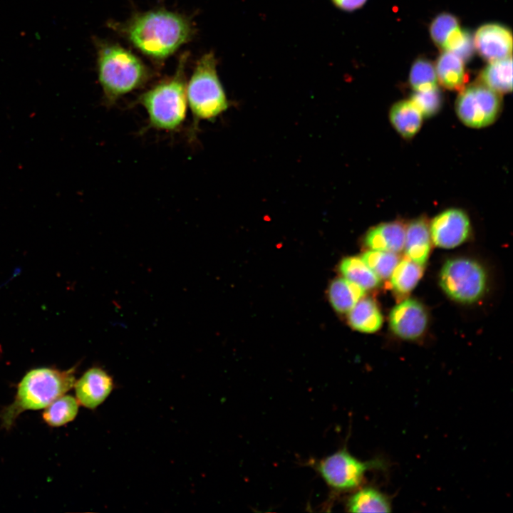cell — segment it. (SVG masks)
Listing matches in <instances>:
<instances>
[{
    "label": "cell",
    "mask_w": 513,
    "mask_h": 513,
    "mask_svg": "<svg viewBox=\"0 0 513 513\" xmlns=\"http://www.w3.org/2000/svg\"><path fill=\"white\" fill-rule=\"evenodd\" d=\"M115 28L137 49L155 60L169 57L194 34L187 17L165 9L136 14Z\"/></svg>",
    "instance_id": "obj_1"
},
{
    "label": "cell",
    "mask_w": 513,
    "mask_h": 513,
    "mask_svg": "<svg viewBox=\"0 0 513 513\" xmlns=\"http://www.w3.org/2000/svg\"><path fill=\"white\" fill-rule=\"evenodd\" d=\"M95 42L98 78L108 107L142 88L150 80V69L131 51L118 44L97 39Z\"/></svg>",
    "instance_id": "obj_2"
},
{
    "label": "cell",
    "mask_w": 513,
    "mask_h": 513,
    "mask_svg": "<svg viewBox=\"0 0 513 513\" xmlns=\"http://www.w3.org/2000/svg\"><path fill=\"white\" fill-rule=\"evenodd\" d=\"M76 368L61 370L39 367L28 371L20 380L14 401L0 411L1 428L9 430L26 410L45 408L66 394L76 383Z\"/></svg>",
    "instance_id": "obj_3"
},
{
    "label": "cell",
    "mask_w": 513,
    "mask_h": 513,
    "mask_svg": "<svg viewBox=\"0 0 513 513\" xmlns=\"http://www.w3.org/2000/svg\"><path fill=\"white\" fill-rule=\"evenodd\" d=\"M186 84L182 59L173 76L160 81L139 95L135 104L142 107L147 117L143 132L154 130L171 133L182 128L189 111Z\"/></svg>",
    "instance_id": "obj_4"
},
{
    "label": "cell",
    "mask_w": 513,
    "mask_h": 513,
    "mask_svg": "<svg viewBox=\"0 0 513 513\" xmlns=\"http://www.w3.org/2000/svg\"><path fill=\"white\" fill-rule=\"evenodd\" d=\"M186 93L192 117L189 138L194 140L202 122L215 120L229 105L217 73L214 53L208 52L198 60L186 84Z\"/></svg>",
    "instance_id": "obj_5"
},
{
    "label": "cell",
    "mask_w": 513,
    "mask_h": 513,
    "mask_svg": "<svg viewBox=\"0 0 513 513\" xmlns=\"http://www.w3.org/2000/svg\"><path fill=\"white\" fill-rule=\"evenodd\" d=\"M440 285L452 299L473 303L484 293L486 273L480 263L469 258H455L445 262L440 272Z\"/></svg>",
    "instance_id": "obj_6"
},
{
    "label": "cell",
    "mask_w": 513,
    "mask_h": 513,
    "mask_svg": "<svg viewBox=\"0 0 513 513\" xmlns=\"http://www.w3.org/2000/svg\"><path fill=\"white\" fill-rule=\"evenodd\" d=\"M501 105L500 94L478 82L460 90L455 110L465 125L481 128L491 125L497 119Z\"/></svg>",
    "instance_id": "obj_7"
},
{
    "label": "cell",
    "mask_w": 513,
    "mask_h": 513,
    "mask_svg": "<svg viewBox=\"0 0 513 513\" xmlns=\"http://www.w3.org/2000/svg\"><path fill=\"white\" fill-rule=\"evenodd\" d=\"M381 467L380 461H361L346 450H340L320 460L316 467L332 489L347 491L357 488L369 470Z\"/></svg>",
    "instance_id": "obj_8"
},
{
    "label": "cell",
    "mask_w": 513,
    "mask_h": 513,
    "mask_svg": "<svg viewBox=\"0 0 513 513\" xmlns=\"http://www.w3.org/2000/svg\"><path fill=\"white\" fill-rule=\"evenodd\" d=\"M429 228L435 245L451 249L462 244L467 239L471 226L470 219L463 210L450 208L435 216Z\"/></svg>",
    "instance_id": "obj_9"
},
{
    "label": "cell",
    "mask_w": 513,
    "mask_h": 513,
    "mask_svg": "<svg viewBox=\"0 0 513 513\" xmlns=\"http://www.w3.org/2000/svg\"><path fill=\"white\" fill-rule=\"evenodd\" d=\"M428 318L426 309L419 301L408 299L395 306L389 317L393 333L405 340H415L425 332Z\"/></svg>",
    "instance_id": "obj_10"
},
{
    "label": "cell",
    "mask_w": 513,
    "mask_h": 513,
    "mask_svg": "<svg viewBox=\"0 0 513 513\" xmlns=\"http://www.w3.org/2000/svg\"><path fill=\"white\" fill-rule=\"evenodd\" d=\"M473 39L475 48L486 61L492 62L512 56V32L503 25H482L477 30Z\"/></svg>",
    "instance_id": "obj_11"
},
{
    "label": "cell",
    "mask_w": 513,
    "mask_h": 513,
    "mask_svg": "<svg viewBox=\"0 0 513 513\" xmlns=\"http://www.w3.org/2000/svg\"><path fill=\"white\" fill-rule=\"evenodd\" d=\"M79 404L93 410L103 403L113 389L112 378L98 367L87 370L74 384Z\"/></svg>",
    "instance_id": "obj_12"
},
{
    "label": "cell",
    "mask_w": 513,
    "mask_h": 513,
    "mask_svg": "<svg viewBox=\"0 0 513 513\" xmlns=\"http://www.w3.org/2000/svg\"><path fill=\"white\" fill-rule=\"evenodd\" d=\"M431 247L429 224L424 217L411 221L405 227L404 247L406 257L416 264H426Z\"/></svg>",
    "instance_id": "obj_13"
},
{
    "label": "cell",
    "mask_w": 513,
    "mask_h": 513,
    "mask_svg": "<svg viewBox=\"0 0 513 513\" xmlns=\"http://www.w3.org/2000/svg\"><path fill=\"white\" fill-rule=\"evenodd\" d=\"M405 227L400 222L380 223L370 228L364 239L372 250L397 253L404 247Z\"/></svg>",
    "instance_id": "obj_14"
},
{
    "label": "cell",
    "mask_w": 513,
    "mask_h": 513,
    "mask_svg": "<svg viewBox=\"0 0 513 513\" xmlns=\"http://www.w3.org/2000/svg\"><path fill=\"white\" fill-rule=\"evenodd\" d=\"M435 68L437 81L443 87L459 91L465 87L468 74L465 62L453 52L444 51Z\"/></svg>",
    "instance_id": "obj_15"
},
{
    "label": "cell",
    "mask_w": 513,
    "mask_h": 513,
    "mask_svg": "<svg viewBox=\"0 0 513 513\" xmlns=\"http://www.w3.org/2000/svg\"><path fill=\"white\" fill-rule=\"evenodd\" d=\"M390 121L404 138L410 139L419 131L423 115L411 100H403L393 105L389 111Z\"/></svg>",
    "instance_id": "obj_16"
},
{
    "label": "cell",
    "mask_w": 513,
    "mask_h": 513,
    "mask_svg": "<svg viewBox=\"0 0 513 513\" xmlns=\"http://www.w3.org/2000/svg\"><path fill=\"white\" fill-rule=\"evenodd\" d=\"M348 321L350 326L355 330L364 333H373L381 327L383 316L373 299L361 298L348 311Z\"/></svg>",
    "instance_id": "obj_17"
},
{
    "label": "cell",
    "mask_w": 513,
    "mask_h": 513,
    "mask_svg": "<svg viewBox=\"0 0 513 513\" xmlns=\"http://www.w3.org/2000/svg\"><path fill=\"white\" fill-rule=\"evenodd\" d=\"M479 82L499 94L512 90V56L492 61L480 73Z\"/></svg>",
    "instance_id": "obj_18"
},
{
    "label": "cell",
    "mask_w": 513,
    "mask_h": 513,
    "mask_svg": "<svg viewBox=\"0 0 513 513\" xmlns=\"http://www.w3.org/2000/svg\"><path fill=\"white\" fill-rule=\"evenodd\" d=\"M365 289L345 278L333 280L329 286L328 297L338 313L348 312L364 296Z\"/></svg>",
    "instance_id": "obj_19"
},
{
    "label": "cell",
    "mask_w": 513,
    "mask_h": 513,
    "mask_svg": "<svg viewBox=\"0 0 513 513\" xmlns=\"http://www.w3.org/2000/svg\"><path fill=\"white\" fill-rule=\"evenodd\" d=\"M350 512H390L391 504L386 495L371 487L354 492L348 499Z\"/></svg>",
    "instance_id": "obj_20"
},
{
    "label": "cell",
    "mask_w": 513,
    "mask_h": 513,
    "mask_svg": "<svg viewBox=\"0 0 513 513\" xmlns=\"http://www.w3.org/2000/svg\"><path fill=\"white\" fill-rule=\"evenodd\" d=\"M79 403L71 395H63L44 408V422L51 427L58 428L73 421L78 412Z\"/></svg>",
    "instance_id": "obj_21"
},
{
    "label": "cell",
    "mask_w": 513,
    "mask_h": 513,
    "mask_svg": "<svg viewBox=\"0 0 513 513\" xmlns=\"http://www.w3.org/2000/svg\"><path fill=\"white\" fill-rule=\"evenodd\" d=\"M340 271L345 279L363 289H370L380 284V279L366 264L361 257L350 256L342 260Z\"/></svg>",
    "instance_id": "obj_22"
},
{
    "label": "cell",
    "mask_w": 513,
    "mask_h": 513,
    "mask_svg": "<svg viewBox=\"0 0 513 513\" xmlns=\"http://www.w3.org/2000/svg\"><path fill=\"white\" fill-rule=\"evenodd\" d=\"M423 275V266L408 258L398 261L390 276L392 289L400 294L412 291Z\"/></svg>",
    "instance_id": "obj_23"
},
{
    "label": "cell",
    "mask_w": 513,
    "mask_h": 513,
    "mask_svg": "<svg viewBox=\"0 0 513 513\" xmlns=\"http://www.w3.org/2000/svg\"><path fill=\"white\" fill-rule=\"evenodd\" d=\"M409 82L415 91L437 87V78L435 66L425 58H418L411 66Z\"/></svg>",
    "instance_id": "obj_24"
},
{
    "label": "cell",
    "mask_w": 513,
    "mask_h": 513,
    "mask_svg": "<svg viewBox=\"0 0 513 513\" xmlns=\"http://www.w3.org/2000/svg\"><path fill=\"white\" fill-rule=\"evenodd\" d=\"M361 259L380 279L390 277L399 261L396 253L372 249L365 252Z\"/></svg>",
    "instance_id": "obj_25"
},
{
    "label": "cell",
    "mask_w": 513,
    "mask_h": 513,
    "mask_svg": "<svg viewBox=\"0 0 513 513\" xmlns=\"http://www.w3.org/2000/svg\"><path fill=\"white\" fill-rule=\"evenodd\" d=\"M459 27V21L455 16L449 13H442L437 15L430 24V36L433 42L443 49L451 34Z\"/></svg>",
    "instance_id": "obj_26"
},
{
    "label": "cell",
    "mask_w": 513,
    "mask_h": 513,
    "mask_svg": "<svg viewBox=\"0 0 513 513\" xmlns=\"http://www.w3.org/2000/svg\"><path fill=\"white\" fill-rule=\"evenodd\" d=\"M410 100L420 110L423 116L430 117L436 114L441 108L442 96L437 86L428 90L415 91Z\"/></svg>",
    "instance_id": "obj_27"
},
{
    "label": "cell",
    "mask_w": 513,
    "mask_h": 513,
    "mask_svg": "<svg viewBox=\"0 0 513 513\" xmlns=\"http://www.w3.org/2000/svg\"><path fill=\"white\" fill-rule=\"evenodd\" d=\"M339 9L353 11L362 7L367 0H331Z\"/></svg>",
    "instance_id": "obj_28"
}]
</instances>
